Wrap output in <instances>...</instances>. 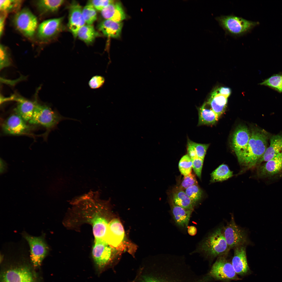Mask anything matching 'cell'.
Listing matches in <instances>:
<instances>
[{
    "instance_id": "obj_1",
    "label": "cell",
    "mask_w": 282,
    "mask_h": 282,
    "mask_svg": "<svg viewBox=\"0 0 282 282\" xmlns=\"http://www.w3.org/2000/svg\"><path fill=\"white\" fill-rule=\"evenodd\" d=\"M268 136L263 130H253L247 147L238 159L240 165L246 169L255 166L267 148Z\"/></svg>"
},
{
    "instance_id": "obj_2",
    "label": "cell",
    "mask_w": 282,
    "mask_h": 282,
    "mask_svg": "<svg viewBox=\"0 0 282 282\" xmlns=\"http://www.w3.org/2000/svg\"><path fill=\"white\" fill-rule=\"evenodd\" d=\"M226 34L235 37H239L250 32L259 23L248 20L231 14L221 15L215 18Z\"/></svg>"
},
{
    "instance_id": "obj_3",
    "label": "cell",
    "mask_w": 282,
    "mask_h": 282,
    "mask_svg": "<svg viewBox=\"0 0 282 282\" xmlns=\"http://www.w3.org/2000/svg\"><path fill=\"white\" fill-rule=\"evenodd\" d=\"M199 249L211 258L226 256L230 250L224 236L222 227L216 228L201 242Z\"/></svg>"
},
{
    "instance_id": "obj_4",
    "label": "cell",
    "mask_w": 282,
    "mask_h": 282,
    "mask_svg": "<svg viewBox=\"0 0 282 282\" xmlns=\"http://www.w3.org/2000/svg\"><path fill=\"white\" fill-rule=\"evenodd\" d=\"M67 120L79 121L63 116L49 107L38 104L36 101L33 116L28 122L31 124L41 125L51 129L56 127L61 121Z\"/></svg>"
},
{
    "instance_id": "obj_5",
    "label": "cell",
    "mask_w": 282,
    "mask_h": 282,
    "mask_svg": "<svg viewBox=\"0 0 282 282\" xmlns=\"http://www.w3.org/2000/svg\"><path fill=\"white\" fill-rule=\"evenodd\" d=\"M13 22L16 29L28 38L33 37L38 27L36 17L27 8L16 12L13 17Z\"/></svg>"
},
{
    "instance_id": "obj_6",
    "label": "cell",
    "mask_w": 282,
    "mask_h": 282,
    "mask_svg": "<svg viewBox=\"0 0 282 282\" xmlns=\"http://www.w3.org/2000/svg\"><path fill=\"white\" fill-rule=\"evenodd\" d=\"M23 236L29 244L30 258L33 266L36 267L39 266L49 250L44 236L35 237L25 232Z\"/></svg>"
},
{
    "instance_id": "obj_7",
    "label": "cell",
    "mask_w": 282,
    "mask_h": 282,
    "mask_svg": "<svg viewBox=\"0 0 282 282\" xmlns=\"http://www.w3.org/2000/svg\"><path fill=\"white\" fill-rule=\"evenodd\" d=\"M222 231L229 249L246 245L248 242L247 234L245 231L238 226L233 218L226 226L222 227Z\"/></svg>"
},
{
    "instance_id": "obj_8",
    "label": "cell",
    "mask_w": 282,
    "mask_h": 282,
    "mask_svg": "<svg viewBox=\"0 0 282 282\" xmlns=\"http://www.w3.org/2000/svg\"><path fill=\"white\" fill-rule=\"evenodd\" d=\"M225 256L218 258L211 268L209 275L217 280L226 281L238 280L232 263Z\"/></svg>"
},
{
    "instance_id": "obj_9",
    "label": "cell",
    "mask_w": 282,
    "mask_h": 282,
    "mask_svg": "<svg viewBox=\"0 0 282 282\" xmlns=\"http://www.w3.org/2000/svg\"><path fill=\"white\" fill-rule=\"evenodd\" d=\"M92 255L97 268H104L111 260L112 249L104 240H95L92 250Z\"/></svg>"
},
{
    "instance_id": "obj_10",
    "label": "cell",
    "mask_w": 282,
    "mask_h": 282,
    "mask_svg": "<svg viewBox=\"0 0 282 282\" xmlns=\"http://www.w3.org/2000/svg\"><path fill=\"white\" fill-rule=\"evenodd\" d=\"M1 282H35L31 271L24 266L9 268L3 272L1 277Z\"/></svg>"
},
{
    "instance_id": "obj_11",
    "label": "cell",
    "mask_w": 282,
    "mask_h": 282,
    "mask_svg": "<svg viewBox=\"0 0 282 282\" xmlns=\"http://www.w3.org/2000/svg\"><path fill=\"white\" fill-rule=\"evenodd\" d=\"M64 17L48 19L41 22L37 29V36L40 40H46L54 37L62 29Z\"/></svg>"
},
{
    "instance_id": "obj_12",
    "label": "cell",
    "mask_w": 282,
    "mask_h": 282,
    "mask_svg": "<svg viewBox=\"0 0 282 282\" xmlns=\"http://www.w3.org/2000/svg\"><path fill=\"white\" fill-rule=\"evenodd\" d=\"M26 122L15 113L10 115L4 121L2 125V130L5 133L10 135H19L27 134L30 128Z\"/></svg>"
},
{
    "instance_id": "obj_13",
    "label": "cell",
    "mask_w": 282,
    "mask_h": 282,
    "mask_svg": "<svg viewBox=\"0 0 282 282\" xmlns=\"http://www.w3.org/2000/svg\"><path fill=\"white\" fill-rule=\"evenodd\" d=\"M251 136V132L246 126L240 125L234 132L232 145L238 159L246 149Z\"/></svg>"
},
{
    "instance_id": "obj_14",
    "label": "cell",
    "mask_w": 282,
    "mask_h": 282,
    "mask_svg": "<svg viewBox=\"0 0 282 282\" xmlns=\"http://www.w3.org/2000/svg\"><path fill=\"white\" fill-rule=\"evenodd\" d=\"M82 8L77 2H74L70 6L69 10L68 28L74 37H77L79 30L85 25L82 14Z\"/></svg>"
},
{
    "instance_id": "obj_15",
    "label": "cell",
    "mask_w": 282,
    "mask_h": 282,
    "mask_svg": "<svg viewBox=\"0 0 282 282\" xmlns=\"http://www.w3.org/2000/svg\"><path fill=\"white\" fill-rule=\"evenodd\" d=\"M124 235L122 225L119 220L115 219L108 224L105 240L109 245L116 247L122 242Z\"/></svg>"
},
{
    "instance_id": "obj_16",
    "label": "cell",
    "mask_w": 282,
    "mask_h": 282,
    "mask_svg": "<svg viewBox=\"0 0 282 282\" xmlns=\"http://www.w3.org/2000/svg\"><path fill=\"white\" fill-rule=\"evenodd\" d=\"M234 254L232 263L237 274L244 275L249 271L246 257V245H241L234 248Z\"/></svg>"
},
{
    "instance_id": "obj_17",
    "label": "cell",
    "mask_w": 282,
    "mask_h": 282,
    "mask_svg": "<svg viewBox=\"0 0 282 282\" xmlns=\"http://www.w3.org/2000/svg\"><path fill=\"white\" fill-rule=\"evenodd\" d=\"M13 100L18 102L15 109V113L20 116L26 122L29 121L33 116L36 101L32 102L23 97L14 95Z\"/></svg>"
},
{
    "instance_id": "obj_18",
    "label": "cell",
    "mask_w": 282,
    "mask_h": 282,
    "mask_svg": "<svg viewBox=\"0 0 282 282\" xmlns=\"http://www.w3.org/2000/svg\"><path fill=\"white\" fill-rule=\"evenodd\" d=\"M101 15L105 19L121 22L125 19L126 15L121 3L115 1L101 11Z\"/></svg>"
},
{
    "instance_id": "obj_19",
    "label": "cell",
    "mask_w": 282,
    "mask_h": 282,
    "mask_svg": "<svg viewBox=\"0 0 282 282\" xmlns=\"http://www.w3.org/2000/svg\"><path fill=\"white\" fill-rule=\"evenodd\" d=\"M282 171V150L260 167L259 173L262 177L272 176Z\"/></svg>"
},
{
    "instance_id": "obj_20",
    "label": "cell",
    "mask_w": 282,
    "mask_h": 282,
    "mask_svg": "<svg viewBox=\"0 0 282 282\" xmlns=\"http://www.w3.org/2000/svg\"><path fill=\"white\" fill-rule=\"evenodd\" d=\"M123 23L113 21L104 19L98 25V30L104 35L114 38H119L120 36Z\"/></svg>"
},
{
    "instance_id": "obj_21",
    "label": "cell",
    "mask_w": 282,
    "mask_h": 282,
    "mask_svg": "<svg viewBox=\"0 0 282 282\" xmlns=\"http://www.w3.org/2000/svg\"><path fill=\"white\" fill-rule=\"evenodd\" d=\"M282 150V134L272 136L270 139L269 146L258 163L267 162L275 156Z\"/></svg>"
},
{
    "instance_id": "obj_22",
    "label": "cell",
    "mask_w": 282,
    "mask_h": 282,
    "mask_svg": "<svg viewBox=\"0 0 282 282\" xmlns=\"http://www.w3.org/2000/svg\"><path fill=\"white\" fill-rule=\"evenodd\" d=\"M192 210L188 209L173 204L172 212L174 220L177 225L181 228L188 227Z\"/></svg>"
},
{
    "instance_id": "obj_23",
    "label": "cell",
    "mask_w": 282,
    "mask_h": 282,
    "mask_svg": "<svg viewBox=\"0 0 282 282\" xmlns=\"http://www.w3.org/2000/svg\"><path fill=\"white\" fill-rule=\"evenodd\" d=\"M227 97L218 93L216 90L211 94L206 103L219 116L224 112L227 102Z\"/></svg>"
},
{
    "instance_id": "obj_24",
    "label": "cell",
    "mask_w": 282,
    "mask_h": 282,
    "mask_svg": "<svg viewBox=\"0 0 282 282\" xmlns=\"http://www.w3.org/2000/svg\"><path fill=\"white\" fill-rule=\"evenodd\" d=\"M91 222L95 240H105L109 224L107 221L104 218L96 214L92 219Z\"/></svg>"
},
{
    "instance_id": "obj_25",
    "label": "cell",
    "mask_w": 282,
    "mask_h": 282,
    "mask_svg": "<svg viewBox=\"0 0 282 282\" xmlns=\"http://www.w3.org/2000/svg\"><path fill=\"white\" fill-rule=\"evenodd\" d=\"M206 104V103H204L201 107L198 109V126L213 125L218 120L220 117L211 108H207Z\"/></svg>"
},
{
    "instance_id": "obj_26",
    "label": "cell",
    "mask_w": 282,
    "mask_h": 282,
    "mask_svg": "<svg viewBox=\"0 0 282 282\" xmlns=\"http://www.w3.org/2000/svg\"><path fill=\"white\" fill-rule=\"evenodd\" d=\"M64 1L63 0H40L37 1L36 5L41 13L48 14L56 11Z\"/></svg>"
},
{
    "instance_id": "obj_27",
    "label": "cell",
    "mask_w": 282,
    "mask_h": 282,
    "mask_svg": "<svg viewBox=\"0 0 282 282\" xmlns=\"http://www.w3.org/2000/svg\"><path fill=\"white\" fill-rule=\"evenodd\" d=\"M92 25L86 24L81 27L78 30L77 37L86 43L92 44L96 38L100 36Z\"/></svg>"
},
{
    "instance_id": "obj_28",
    "label": "cell",
    "mask_w": 282,
    "mask_h": 282,
    "mask_svg": "<svg viewBox=\"0 0 282 282\" xmlns=\"http://www.w3.org/2000/svg\"><path fill=\"white\" fill-rule=\"evenodd\" d=\"M173 203L185 209L193 210L194 206L190 199L183 190L179 188L173 195Z\"/></svg>"
},
{
    "instance_id": "obj_29",
    "label": "cell",
    "mask_w": 282,
    "mask_h": 282,
    "mask_svg": "<svg viewBox=\"0 0 282 282\" xmlns=\"http://www.w3.org/2000/svg\"><path fill=\"white\" fill-rule=\"evenodd\" d=\"M232 172L228 167L225 164L220 166L211 174V182H214L224 181L232 177Z\"/></svg>"
},
{
    "instance_id": "obj_30",
    "label": "cell",
    "mask_w": 282,
    "mask_h": 282,
    "mask_svg": "<svg viewBox=\"0 0 282 282\" xmlns=\"http://www.w3.org/2000/svg\"><path fill=\"white\" fill-rule=\"evenodd\" d=\"M278 92L282 93V73L273 74L260 84Z\"/></svg>"
},
{
    "instance_id": "obj_31",
    "label": "cell",
    "mask_w": 282,
    "mask_h": 282,
    "mask_svg": "<svg viewBox=\"0 0 282 282\" xmlns=\"http://www.w3.org/2000/svg\"><path fill=\"white\" fill-rule=\"evenodd\" d=\"M22 1L19 0H0V10L1 12L8 13L19 11L21 6Z\"/></svg>"
},
{
    "instance_id": "obj_32",
    "label": "cell",
    "mask_w": 282,
    "mask_h": 282,
    "mask_svg": "<svg viewBox=\"0 0 282 282\" xmlns=\"http://www.w3.org/2000/svg\"><path fill=\"white\" fill-rule=\"evenodd\" d=\"M82 14L86 24L92 25L96 20V10L90 4L88 3L82 9Z\"/></svg>"
},
{
    "instance_id": "obj_33",
    "label": "cell",
    "mask_w": 282,
    "mask_h": 282,
    "mask_svg": "<svg viewBox=\"0 0 282 282\" xmlns=\"http://www.w3.org/2000/svg\"><path fill=\"white\" fill-rule=\"evenodd\" d=\"M192 166V160L188 154L183 156L179 161V170L181 174L184 176L191 173Z\"/></svg>"
},
{
    "instance_id": "obj_34",
    "label": "cell",
    "mask_w": 282,
    "mask_h": 282,
    "mask_svg": "<svg viewBox=\"0 0 282 282\" xmlns=\"http://www.w3.org/2000/svg\"><path fill=\"white\" fill-rule=\"evenodd\" d=\"M185 192L194 205L201 199L202 191L197 185L192 186L185 190Z\"/></svg>"
},
{
    "instance_id": "obj_35",
    "label": "cell",
    "mask_w": 282,
    "mask_h": 282,
    "mask_svg": "<svg viewBox=\"0 0 282 282\" xmlns=\"http://www.w3.org/2000/svg\"><path fill=\"white\" fill-rule=\"evenodd\" d=\"M11 62L6 48L1 44L0 45V69L10 66Z\"/></svg>"
},
{
    "instance_id": "obj_36",
    "label": "cell",
    "mask_w": 282,
    "mask_h": 282,
    "mask_svg": "<svg viewBox=\"0 0 282 282\" xmlns=\"http://www.w3.org/2000/svg\"><path fill=\"white\" fill-rule=\"evenodd\" d=\"M197 184L198 182L195 175L191 173L184 176L179 189L183 190H186L192 186Z\"/></svg>"
},
{
    "instance_id": "obj_37",
    "label": "cell",
    "mask_w": 282,
    "mask_h": 282,
    "mask_svg": "<svg viewBox=\"0 0 282 282\" xmlns=\"http://www.w3.org/2000/svg\"><path fill=\"white\" fill-rule=\"evenodd\" d=\"M191 143L198 157L204 160L209 144L197 143L192 141Z\"/></svg>"
},
{
    "instance_id": "obj_38",
    "label": "cell",
    "mask_w": 282,
    "mask_h": 282,
    "mask_svg": "<svg viewBox=\"0 0 282 282\" xmlns=\"http://www.w3.org/2000/svg\"><path fill=\"white\" fill-rule=\"evenodd\" d=\"M105 80L104 77L100 75H95L92 77L89 80V85L91 89H99L102 87Z\"/></svg>"
},
{
    "instance_id": "obj_39",
    "label": "cell",
    "mask_w": 282,
    "mask_h": 282,
    "mask_svg": "<svg viewBox=\"0 0 282 282\" xmlns=\"http://www.w3.org/2000/svg\"><path fill=\"white\" fill-rule=\"evenodd\" d=\"M114 1L111 0H93L89 1L88 3L91 4L96 10L101 11Z\"/></svg>"
},
{
    "instance_id": "obj_40",
    "label": "cell",
    "mask_w": 282,
    "mask_h": 282,
    "mask_svg": "<svg viewBox=\"0 0 282 282\" xmlns=\"http://www.w3.org/2000/svg\"><path fill=\"white\" fill-rule=\"evenodd\" d=\"M191 160L192 168L197 175L201 179L204 160L197 157Z\"/></svg>"
},
{
    "instance_id": "obj_41",
    "label": "cell",
    "mask_w": 282,
    "mask_h": 282,
    "mask_svg": "<svg viewBox=\"0 0 282 282\" xmlns=\"http://www.w3.org/2000/svg\"><path fill=\"white\" fill-rule=\"evenodd\" d=\"M168 278L165 274V276L161 277H147L144 278L142 282H173Z\"/></svg>"
},
{
    "instance_id": "obj_42",
    "label": "cell",
    "mask_w": 282,
    "mask_h": 282,
    "mask_svg": "<svg viewBox=\"0 0 282 282\" xmlns=\"http://www.w3.org/2000/svg\"><path fill=\"white\" fill-rule=\"evenodd\" d=\"M187 150L188 155L191 160L197 157L196 152L193 145L191 140L188 139L187 142Z\"/></svg>"
},
{
    "instance_id": "obj_43",
    "label": "cell",
    "mask_w": 282,
    "mask_h": 282,
    "mask_svg": "<svg viewBox=\"0 0 282 282\" xmlns=\"http://www.w3.org/2000/svg\"><path fill=\"white\" fill-rule=\"evenodd\" d=\"M215 90L218 93L227 97L229 96L231 93V90L228 87H221Z\"/></svg>"
},
{
    "instance_id": "obj_44",
    "label": "cell",
    "mask_w": 282,
    "mask_h": 282,
    "mask_svg": "<svg viewBox=\"0 0 282 282\" xmlns=\"http://www.w3.org/2000/svg\"><path fill=\"white\" fill-rule=\"evenodd\" d=\"M7 14L1 12L0 17V36L2 34L4 27L5 21Z\"/></svg>"
},
{
    "instance_id": "obj_45",
    "label": "cell",
    "mask_w": 282,
    "mask_h": 282,
    "mask_svg": "<svg viewBox=\"0 0 282 282\" xmlns=\"http://www.w3.org/2000/svg\"><path fill=\"white\" fill-rule=\"evenodd\" d=\"M8 166L7 163L1 158L0 159V174H3L7 171Z\"/></svg>"
},
{
    "instance_id": "obj_46",
    "label": "cell",
    "mask_w": 282,
    "mask_h": 282,
    "mask_svg": "<svg viewBox=\"0 0 282 282\" xmlns=\"http://www.w3.org/2000/svg\"><path fill=\"white\" fill-rule=\"evenodd\" d=\"M187 231L188 234L191 236H194L197 233V230L194 226H191L188 227Z\"/></svg>"
}]
</instances>
